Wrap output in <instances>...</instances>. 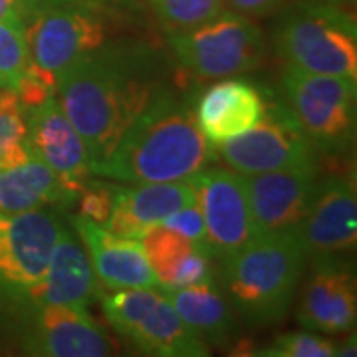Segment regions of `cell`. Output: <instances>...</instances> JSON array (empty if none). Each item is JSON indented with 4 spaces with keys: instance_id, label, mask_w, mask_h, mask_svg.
I'll use <instances>...</instances> for the list:
<instances>
[{
    "instance_id": "cell-27",
    "label": "cell",
    "mask_w": 357,
    "mask_h": 357,
    "mask_svg": "<svg viewBox=\"0 0 357 357\" xmlns=\"http://www.w3.org/2000/svg\"><path fill=\"white\" fill-rule=\"evenodd\" d=\"M337 344L330 342L324 333L292 332L278 335L264 347L252 351L258 357H335Z\"/></svg>"
},
{
    "instance_id": "cell-19",
    "label": "cell",
    "mask_w": 357,
    "mask_h": 357,
    "mask_svg": "<svg viewBox=\"0 0 357 357\" xmlns=\"http://www.w3.org/2000/svg\"><path fill=\"white\" fill-rule=\"evenodd\" d=\"M195 201L191 178L115 187L114 211L103 227L117 236L139 241L147 227L163 225L167 217Z\"/></svg>"
},
{
    "instance_id": "cell-15",
    "label": "cell",
    "mask_w": 357,
    "mask_h": 357,
    "mask_svg": "<svg viewBox=\"0 0 357 357\" xmlns=\"http://www.w3.org/2000/svg\"><path fill=\"white\" fill-rule=\"evenodd\" d=\"M256 236L298 232L312 204L318 169H284L244 175Z\"/></svg>"
},
{
    "instance_id": "cell-12",
    "label": "cell",
    "mask_w": 357,
    "mask_h": 357,
    "mask_svg": "<svg viewBox=\"0 0 357 357\" xmlns=\"http://www.w3.org/2000/svg\"><path fill=\"white\" fill-rule=\"evenodd\" d=\"M24 318L22 349L34 357H105L114 345L89 318L88 307L40 304L20 310Z\"/></svg>"
},
{
    "instance_id": "cell-20",
    "label": "cell",
    "mask_w": 357,
    "mask_h": 357,
    "mask_svg": "<svg viewBox=\"0 0 357 357\" xmlns=\"http://www.w3.org/2000/svg\"><path fill=\"white\" fill-rule=\"evenodd\" d=\"M98 292L96 274L86 246L70 229L62 227L40 284L30 294L24 307L40 304H66L88 307ZM20 307V310H24ZM18 310V312H20Z\"/></svg>"
},
{
    "instance_id": "cell-14",
    "label": "cell",
    "mask_w": 357,
    "mask_h": 357,
    "mask_svg": "<svg viewBox=\"0 0 357 357\" xmlns=\"http://www.w3.org/2000/svg\"><path fill=\"white\" fill-rule=\"evenodd\" d=\"M26 147L48 165L76 203L84 183L91 177L88 149L64 114L56 96L26 109Z\"/></svg>"
},
{
    "instance_id": "cell-11",
    "label": "cell",
    "mask_w": 357,
    "mask_h": 357,
    "mask_svg": "<svg viewBox=\"0 0 357 357\" xmlns=\"http://www.w3.org/2000/svg\"><path fill=\"white\" fill-rule=\"evenodd\" d=\"M191 178L206 229V248L225 260L256 236L244 175L230 167H204Z\"/></svg>"
},
{
    "instance_id": "cell-23",
    "label": "cell",
    "mask_w": 357,
    "mask_h": 357,
    "mask_svg": "<svg viewBox=\"0 0 357 357\" xmlns=\"http://www.w3.org/2000/svg\"><path fill=\"white\" fill-rule=\"evenodd\" d=\"M139 241L145 248L149 264L153 268L159 288H169L181 266L187 262V258L197 248H204L177 234L175 230L167 229L165 225L147 227Z\"/></svg>"
},
{
    "instance_id": "cell-5",
    "label": "cell",
    "mask_w": 357,
    "mask_h": 357,
    "mask_svg": "<svg viewBox=\"0 0 357 357\" xmlns=\"http://www.w3.org/2000/svg\"><path fill=\"white\" fill-rule=\"evenodd\" d=\"M167 46L199 82L246 74L266 56V38L250 16L225 8L201 24L171 30Z\"/></svg>"
},
{
    "instance_id": "cell-33",
    "label": "cell",
    "mask_w": 357,
    "mask_h": 357,
    "mask_svg": "<svg viewBox=\"0 0 357 357\" xmlns=\"http://www.w3.org/2000/svg\"><path fill=\"white\" fill-rule=\"evenodd\" d=\"M328 2H333V4H347V2H351V0H328Z\"/></svg>"
},
{
    "instance_id": "cell-10",
    "label": "cell",
    "mask_w": 357,
    "mask_h": 357,
    "mask_svg": "<svg viewBox=\"0 0 357 357\" xmlns=\"http://www.w3.org/2000/svg\"><path fill=\"white\" fill-rule=\"evenodd\" d=\"M62 225L52 211H0V304L26 306L38 286Z\"/></svg>"
},
{
    "instance_id": "cell-26",
    "label": "cell",
    "mask_w": 357,
    "mask_h": 357,
    "mask_svg": "<svg viewBox=\"0 0 357 357\" xmlns=\"http://www.w3.org/2000/svg\"><path fill=\"white\" fill-rule=\"evenodd\" d=\"M159 20L171 30L191 28L217 16L225 0H147Z\"/></svg>"
},
{
    "instance_id": "cell-34",
    "label": "cell",
    "mask_w": 357,
    "mask_h": 357,
    "mask_svg": "<svg viewBox=\"0 0 357 357\" xmlns=\"http://www.w3.org/2000/svg\"><path fill=\"white\" fill-rule=\"evenodd\" d=\"M54 2H84V0H54Z\"/></svg>"
},
{
    "instance_id": "cell-8",
    "label": "cell",
    "mask_w": 357,
    "mask_h": 357,
    "mask_svg": "<svg viewBox=\"0 0 357 357\" xmlns=\"http://www.w3.org/2000/svg\"><path fill=\"white\" fill-rule=\"evenodd\" d=\"M282 93L318 155L345 153L354 145L357 79L312 74L286 66Z\"/></svg>"
},
{
    "instance_id": "cell-22",
    "label": "cell",
    "mask_w": 357,
    "mask_h": 357,
    "mask_svg": "<svg viewBox=\"0 0 357 357\" xmlns=\"http://www.w3.org/2000/svg\"><path fill=\"white\" fill-rule=\"evenodd\" d=\"M48 204L70 206L74 201L50 167L30 153L26 161L0 167V211L28 213Z\"/></svg>"
},
{
    "instance_id": "cell-24",
    "label": "cell",
    "mask_w": 357,
    "mask_h": 357,
    "mask_svg": "<svg viewBox=\"0 0 357 357\" xmlns=\"http://www.w3.org/2000/svg\"><path fill=\"white\" fill-rule=\"evenodd\" d=\"M26 109L13 89H0V167L30 157L26 147Z\"/></svg>"
},
{
    "instance_id": "cell-21",
    "label": "cell",
    "mask_w": 357,
    "mask_h": 357,
    "mask_svg": "<svg viewBox=\"0 0 357 357\" xmlns=\"http://www.w3.org/2000/svg\"><path fill=\"white\" fill-rule=\"evenodd\" d=\"M163 292L181 319L204 344L227 345L234 337L236 324L232 316V307L213 278Z\"/></svg>"
},
{
    "instance_id": "cell-3",
    "label": "cell",
    "mask_w": 357,
    "mask_h": 357,
    "mask_svg": "<svg viewBox=\"0 0 357 357\" xmlns=\"http://www.w3.org/2000/svg\"><path fill=\"white\" fill-rule=\"evenodd\" d=\"M306 260L298 232L255 236L222 260V294L246 324H278L292 306Z\"/></svg>"
},
{
    "instance_id": "cell-9",
    "label": "cell",
    "mask_w": 357,
    "mask_h": 357,
    "mask_svg": "<svg viewBox=\"0 0 357 357\" xmlns=\"http://www.w3.org/2000/svg\"><path fill=\"white\" fill-rule=\"evenodd\" d=\"M220 159L241 175L284 169H318V151L290 112L286 102L268 100L264 115L255 128L213 147Z\"/></svg>"
},
{
    "instance_id": "cell-1",
    "label": "cell",
    "mask_w": 357,
    "mask_h": 357,
    "mask_svg": "<svg viewBox=\"0 0 357 357\" xmlns=\"http://www.w3.org/2000/svg\"><path fill=\"white\" fill-rule=\"evenodd\" d=\"M169 82L163 54L145 42H105L58 76L56 98L82 135L91 169L112 155L121 135Z\"/></svg>"
},
{
    "instance_id": "cell-2",
    "label": "cell",
    "mask_w": 357,
    "mask_h": 357,
    "mask_svg": "<svg viewBox=\"0 0 357 357\" xmlns=\"http://www.w3.org/2000/svg\"><path fill=\"white\" fill-rule=\"evenodd\" d=\"M197 91L167 82L155 91L112 155L91 175L119 183H167L192 177L215 161L197 123Z\"/></svg>"
},
{
    "instance_id": "cell-17",
    "label": "cell",
    "mask_w": 357,
    "mask_h": 357,
    "mask_svg": "<svg viewBox=\"0 0 357 357\" xmlns=\"http://www.w3.org/2000/svg\"><path fill=\"white\" fill-rule=\"evenodd\" d=\"M72 227L86 246L98 282L107 290L151 288L157 278L141 241L123 238L89 218L76 215Z\"/></svg>"
},
{
    "instance_id": "cell-30",
    "label": "cell",
    "mask_w": 357,
    "mask_h": 357,
    "mask_svg": "<svg viewBox=\"0 0 357 357\" xmlns=\"http://www.w3.org/2000/svg\"><path fill=\"white\" fill-rule=\"evenodd\" d=\"M232 6V10L244 16H268L280 10L286 0H225Z\"/></svg>"
},
{
    "instance_id": "cell-29",
    "label": "cell",
    "mask_w": 357,
    "mask_h": 357,
    "mask_svg": "<svg viewBox=\"0 0 357 357\" xmlns=\"http://www.w3.org/2000/svg\"><path fill=\"white\" fill-rule=\"evenodd\" d=\"M167 229L175 230L177 234L189 238L191 243L199 244V246H204L206 248V229H204V218L201 208L197 201L183 208H178L177 213H173L171 217L165 218ZM208 250V248H206Z\"/></svg>"
},
{
    "instance_id": "cell-13",
    "label": "cell",
    "mask_w": 357,
    "mask_h": 357,
    "mask_svg": "<svg viewBox=\"0 0 357 357\" xmlns=\"http://www.w3.org/2000/svg\"><path fill=\"white\" fill-rule=\"evenodd\" d=\"M310 260V276L296 312L298 324L324 335L349 332L357 318L354 266L347 256H316Z\"/></svg>"
},
{
    "instance_id": "cell-4",
    "label": "cell",
    "mask_w": 357,
    "mask_h": 357,
    "mask_svg": "<svg viewBox=\"0 0 357 357\" xmlns=\"http://www.w3.org/2000/svg\"><path fill=\"white\" fill-rule=\"evenodd\" d=\"M272 42L290 68L357 79L356 20L340 4L319 0L294 4L274 26Z\"/></svg>"
},
{
    "instance_id": "cell-7",
    "label": "cell",
    "mask_w": 357,
    "mask_h": 357,
    "mask_svg": "<svg viewBox=\"0 0 357 357\" xmlns=\"http://www.w3.org/2000/svg\"><path fill=\"white\" fill-rule=\"evenodd\" d=\"M103 316L133 349L153 357H206L208 344L181 319L157 286L107 290Z\"/></svg>"
},
{
    "instance_id": "cell-28",
    "label": "cell",
    "mask_w": 357,
    "mask_h": 357,
    "mask_svg": "<svg viewBox=\"0 0 357 357\" xmlns=\"http://www.w3.org/2000/svg\"><path fill=\"white\" fill-rule=\"evenodd\" d=\"M114 201L115 187H112L109 183H102V181H91L89 177L77 195L76 203L79 204L82 217L89 218L98 225H105L112 217Z\"/></svg>"
},
{
    "instance_id": "cell-31",
    "label": "cell",
    "mask_w": 357,
    "mask_h": 357,
    "mask_svg": "<svg viewBox=\"0 0 357 357\" xmlns=\"http://www.w3.org/2000/svg\"><path fill=\"white\" fill-rule=\"evenodd\" d=\"M38 2L32 0H0V20L10 18V16H24L26 13Z\"/></svg>"
},
{
    "instance_id": "cell-18",
    "label": "cell",
    "mask_w": 357,
    "mask_h": 357,
    "mask_svg": "<svg viewBox=\"0 0 357 357\" xmlns=\"http://www.w3.org/2000/svg\"><path fill=\"white\" fill-rule=\"evenodd\" d=\"M270 96L244 77H222L197 98V123L213 147L252 129L264 115Z\"/></svg>"
},
{
    "instance_id": "cell-6",
    "label": "cell",
    "mask_w": 357,
    "mask_h": 357,
    "mask_svg": "<svg viewBox=\"0 0 357 357\" xmlns=\"http://www.w3.org/2000/svg\"><path fill=\"white\" fill-rule=\"evenodd\" d=\"M28 14L26 74L52 91L66 68L107 42L103 16L82 2H38Z\"/></svg>"
},
{
    "instance_id": "cell-32",
    "label": "cell",
    "mask_w": 357,
    "mask_h": 357,
    "mask_svg": "<svg viewBox=\"0 0 357 357\" xmlns=\"http://www.w3.org/2000/svg\"><path fill=\"white\" fill-rule=\"evenodd\" d=\"M356 333L349 335V340H345L344 344H337L335 347V357H356Z\"/></svg>"
},
{
    "instance_id": "cell-16",
    "label": "cell",
    "mask_w": 357,
    "mask_h": 357,
    "mask_svg": "<svg viewBox=\"0 0 357 357\" xmlns=\"http://www.w3.org/2000/svg\"><path fill=\"white\" fill-rule=\"evenodd\" d=\"M298 236L307 258L347 256L357 243V195L354 178H318Z\"/></svg>"
},
{
    "instance_id": "cell-25",
    "label": "cell",
    "mask_w": 357,
    "mask_h": 357,
    "mask_svg": "<svg viewBox=\"0 0 357 357\" xmlns=\"http://www.w3.org/2000/svg\"><path fill=\"white\" fill-rule=\"evenodd\" d=\"M28 68V40L24 16L0 20V89L20 86Z\"/></svg>"
}]
</instances>
